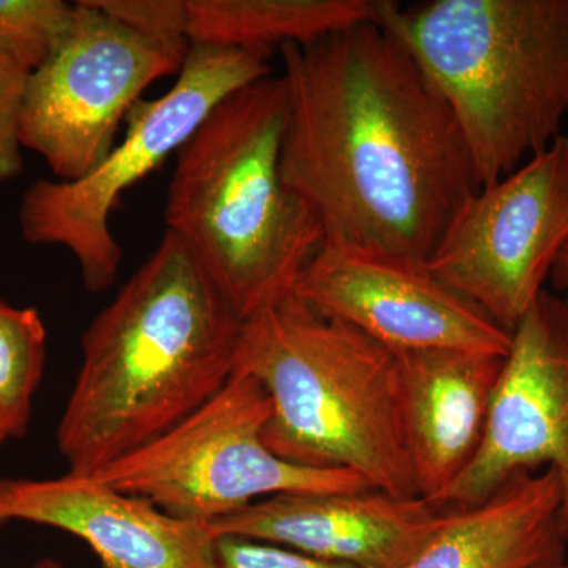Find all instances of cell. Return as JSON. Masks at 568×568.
I'll return each mask as SVG.
<instances>
[{"mask_svg":"<svg viewBox=\"0 0 568 568\" xmlns=\"http://www.w3.org/2000/svg\"><path fill=\"white\" fill-rule=\"evenodd\" d=\"M268 59L256 52L190 43L178 80L159 99L130 111L125 138L92 173L78 181L39 179L22 194L18 222L32 245L62 246L80 265L82 283L103 293L118 282L122 246L112 213L126 190L159 170L200 129L230 93L268 77Z\"/></svg>","mask_w":568,"mask_h":568,"instance_id":"6","label":"cell"},{"mask_svg":"<svg viewBox=\"0 0 568 568\" xmlns=\"http://www.w3.org/2000/svg\"><path fill=\"white\" fill-rule=\"evenodd\" d=\"M216 560L219 568H355L278 545L233 536L216 538Z\"/></svg>","mask_w":568,"mask_h":568,"instance_id":"21","label":"cell"},{"mask_svg":"<svg viewBox=\"0 0 568 568\" xmlns=\"http://www.w3.org/2000/svg\"><path fill=\"white\" fill-rule=\"evenodd\" d=\"M65 40L32 71L21 148L59 181H78L110 155L119 126L153 82L179 74L190 43L152 39L80 0Z\"/></svg>","mask_w":568,"mask_h":568,"instance_id":"8","label":"cell"},{"mask_svg":"<svg viewBox=\"0 0 568 568\" xmlns=\"http://www.w3.org/2000/svg\"><path fill=\"white\" fill-rule=\"evenodd\" d=\"M74 11L63 0H0V41L32 73L61 47Z\"/></svg>","mask_w":568,"mask_h":568,"instance_id":"18","label":"cell"},{"mask_svg":"<svg viewBox=\"0 0 568 568\" xmlns=\"http://www.w3.org/2000/svg\"><path fill=\"white\" fill-rule=\"evenodd\" d=\"M234 372L256 377L271 395L264 443L276 457L420 497L394 351L291 294L244 321Z\"/></svg>","mask_w":568,"mask_h":568,"instance_id":"4","label":"cell"},{"mask_svg":"<svg viewBox=\"0 0 568 568\" xmlns=\"http://www.w3.org/2000/svg\"><path fill=\"white\" fill-rule=\"evenodd\" d=\"M532 568H568V560L566 558L562 560H558V562L541 564V566Z\"/></svg>","mask_w":568,"mask_h":568,"instance_id":"23","label":"cell"},{"mask_svg":"<svg viewBox=\"0 0 568 568\" xmlns=\"http://www.w3.org/2000/svg\"><path fill=\"white\" fill-rule=\"evenodd\" d=\"M104 13L152 39L190 43L186 0H92Z\"/></svg>","mask_w":568,"mask_h":568,"instance_id":"20","label":"cell"},{"mask_svg":"<svg viewBox=\"0 0 568 568\" xmlns=\"http://www.w3.org/2000/svg\"><path fill=\"white\" fill-rule=\"evenodd\" d=\"M9 437H11L9 426H7L6 422L0 417V444H2L3 440L9 439Z\"/></svg>","mask_w":568,"mask_h":568,"instance_id":"24","label":"cell"},{"mask_svg":"<svg viewBox=\"0 0 568 568\" xmlns=\"http://www.w3.org/2000/svg\"><path fill=\"white\" fill-rule=\"evenodd\" d=\"M47 361V328L39 310L0 298V417L11 437H21Z\"/></svg>","mask_w":568,"mask_h":568,"instance_id":"17","label":"cell"},{"mask_svg":"<svg viewBox=\"0 0 568 568\" xmlns=\"http://www.w3.org/2000/svg\"><path fill=\"white\" fill-rule=\"evenodd\" d=\"M244 321L192 250L162 241L82 335L58 426L69 473H97L159 439L233 376Z\"/></svg>","mask_w":568,"mask_h":568,"instance_id":"2","label":"cell"},{"mask_svg":"<svg viewBox=\"0 0 568 568\" xmlns=\"http://www.w3.org/2000/svg\"><path fill=\"white\" fill-rule=\"evenodd\" d=\"M287 88L283 181L324 244L428 263L470 194L454 114L384 21L280 48Z\"/></svg>","mask_w":568,"mask_h":568,"instance_id":"1","label":"cell"},{"mask_svg":"<svg viewBox=\"0 0 568 568\" xmlns=\"http://www.w3.org/2000/svg\"><path fill=\"white\" fill-rule=\"evenodd\" d=\"M384 24L454 114L480 186L562 134L568 0L388 2Z\"/></svg>","mask_w":568,"mask_h":568,"instance_id":"5","label":"cell"},{"mask_svg":"<svg viewBox=\"0 0 568 568\" xmlns=\"http://www.w3.org/2000/svg\"><path fill=\"white\" fill-rule=\"evenodd\" d=\"M440 517L443 510L424 497L368 488L265 497L216 519L211 528L216 538L265 541L355 568H406Z\"/></svg>","mask_w":568,"mask_h":568,"instance_id":"12","label":"cell"},{"mask_svg":"<svg viewBox=\"0 0 568 568\" xmlns=\"http://www.w3.org/2000/svg\"><path fill=\"white\" fill-rule=\"evenodd\" d=\"M396 357L418 496L436 507L480 450L507 355L436 347Z\"/></svg>","mask_w":568,"mask_h":568,"instance_id":"14","label":"cell"},{"mask_svg":"<svg viewBox=\"0 0 568 568\" xmlns=\"http://www.w3.org/2000/svg\"><path fill=\"white\" fill-rule=\"evenodd\" d=\"M33 568H62L59 566L58 562H54V560H41L40 564H37Z\"/></svg>","mask_w":568,"mask_h":568,"instance_id":"25","label":"cell"},{"mask_svg":"<svg viewBox=\"0 0 568 568\" xmlns=\"http://www.w3.org/2000/svg\"><path fill=\"white\" fill-rule=\"evenodd\" d=\"M390 0H186V39L271 58L365 21H384Z\"/></svg>","mask_w":568,"mask_h":568,"instance_id":"16","label":"cell"},{"mask_svg":"<svg viewBox=\"0 0 568 568\" xmlns=\"http://www.w3.org/2000/svg\"><path fill=\"white\" fill-rule=\"evenodd\" d=\"M31 71L0 41V181L22 171L20 121Z\"/></svg>","mask_w":568,"mask_h":568,"instance_id":"19","label":"cell"},{"mask_svg":"<svg viewBox=\"0 0 568 568\" xmlns=\"http://www.w3.org/2000/svg\"><path fill=\"white\" fill-rule=\"evenodd\" d=\"M272 409L263 384L234 372L192 416L93 477L173 517L207 525L265 497L373 488L351 470L312 469L276 457L264 443Z\"/></svg>","mask_w":568,"mask_h":568,"instance_id":"7","label":"cell"},{"mask_svg":"<svg viewBox=\"0 0 568 568\" xmlns=\"http://www.w3.org/2000/svg\"><path fill=\"white\" fill-rule=\"evenodd\" d=\"M10 521L71 534L103 568H219L211 525L173 517L93 476L0 480V526Z\"/></svg>","mask_w":568,"mask_h":568,"instance_id":"13","label":"cell"},{"mask_svg":"<svg viewBox=\"0 0 568 568\" xmlns=\"http://www.w3.org/2000/svg\"><path fill=\"white\" fill-rule=\"evenodd\" d=\"M283 77L223 99L178 152L166 231L204 265L242 321L293 294L324 231L282 175Z\"/></svg>","mask_w":568,"mask_h":568,"instance_id":"3","label":"cell"},{"mask_svg":"<svg viewBox=\"0 0 568 568\" xmlns=\"http://www.w3.org/2000/svg\"><path fill=\"white\" fill-rule=\"evenodd\" d=\"M568 246V134L478 186L426 267L514 332Z\"/></svg>","mask_w":568,"mask_h":568,"instance_id":"9","label":"cell"},{"mask_svg":"<svg viewBox=\"0 0 568 568\" xmlns=\"http://www.w3.org/2000/svg\"><path fill=\"white\" fill-rule=\"evenodd\" d=\"M549 280L555 284L556 290L568 291V246L564 248V252L556 260Z\"/></svg>","mask_w":568,"mask_h":568,"instance_id":"22","label":"cell"},{"mask_svg":"<svg viewBox=\"0 0 568 568\" xmlns=\"http://www.w3.org/2000/svg\"><path fill=\"white\" fill-rule=\"evenodd\" d=\"M293 294L395 354L436 347L510 353V332L409 257L324 244Z\"/></svg>","mask_w":568,"mask_h":568,"instance_id":"11","label":"cell"},{"mask_svg":"<svg viewBox=\"0 0 568 568\" xmlns=\"http://www.w3.org/2000/svg\"><path fill=\"white\" fill-rule=\"evenodd\" d=\"M552 469L515 474L484 503L443 510L406 568H532L566 559Z\"/></svg>","mask_w":568,"mask_h":568,"instance_id":"15","label":"cell"},{"mask_svg":"<svg viewBox=\"0 0 568 568\" xmlns=\"http://www.w3.org/2000/svg\"><path fill=\"white\" fill-rule=\"evenodd\" d=\"M552 469L568 545V298L545 290L511 332L484 443L439 510L484 503L518 473Z\"/></svg>","mask_w":568,"mask_h":568,"instance_id":"10","label":"cell"}]
</instances>
